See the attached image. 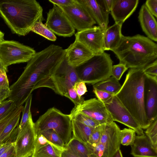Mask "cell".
I'll list each match as a JSON object with an SVG mask.
<instances>
[{
  "label": "cell",
  "mask_w": 157,
  "mask_h": 157,
  "mask_svg": "<svg viewBox=\"0 0 157 157\" xmlns=\"http://www.w3.org/2000/svg\"><path fill=\"white\" fill-rule=\"evenodd\" d=\"M65 49L53 44L36 52L17 81L10 86L8 99L19 107L36 89L47 87L54 91L51 76L65 59Z\"/></svg>",
  "instance_id": "1"
},
{
  "label": "cell",
  "mask_w": 157,
  "mask_h": 157,
  "mask_svg": "<svg viewBox=\"0 0 157 157\" xmlns=\"http://www.w3.org/2000/svg\"><path fill=\"white\" fill-rule=\"evenodd\" d=\"M43 9L35 0H0V16L12 32L25 36L37 21L43 20Z\"/></svg>",
  "instance_id": "2"
},
{
  "label": "cell",
  "mask_w": 157,
  "mask_h": 157,
  "mask_svg": "<svg viewBox=\"0 0 157 157\" xmlns=\"http://www.w3.org/2000/svg\"><path fill=\"white\" fill-rule=\"evenodd\" d=\"M145 74L142 68H130L116 96L140 127L146 129L150 125L147 117L144 101Z\"/></svg>",
  "instance_id": "3"
},
{
  "label": "cell",
  "mask_w": 157,
  "mask_h": 157,
  "mask_svg": "<svg viewBox=\"0 0 157 157\" xmlns=\"http://www.w3.org/2000/svg\"><path fill=\"white\" fill-rule=\"evenodd\" d=\"M119 61L128 68H142L157 58V45L147 37L140 34L122 36L112 51Z\"/></svg>",
  "instance_id": "4"
},
{
  "label": "cell",
  "mask_w": 157,
  "mask_h": 157,
  "mask_svg": "<svg viewBox=\"0 0 157 157\" xmlns=\"http://www.w3.org/2000/svg\"><path fill=\"white\" fill-rule=\"evenodd\" d=\"M113 63L110 55L104 52L75 68L80 81L93 85L111 76Z\"/></svg>",
  "instance_id": "5"
},
{
  "label": "cell",
  "mask_w": 157,
  "mask_h": 157,
  "mask_svg": "<svg viewBox=\"0 0 157 157\" xmlns=\"http://www.w3.org/2000/svg\"><path fill=\"white\" fill-rule=\"evenodd\" d=\"M71 120L70 114H65L55 107L51 108L34 123L36 134L41 131L52 129L62 139L66 147L72 136Z\"/></svg>",
  "instance_id": "6"
},
{
  "label": "cell",
  "mask_w": 157,
  "mask_h": 157,
  "mask_svg": "<svg viewBox=\"0 0 157 157\" xmlns=\"http://www.w3.org/2000/svg\"><path fill=\"white\" fill-rule=\"evenodd\" d=\"M36 52L33 48L18 42L4 40L0 42V59L7 70L12 64L28 62Z\"/></svg>",
  "instance_id": "7"
},
{
  "label": "cell",
  "mask_w": 157,
  "mask_h": 157,
  "mask_svg": "<svg viewBox=\"0 0 157 157\" xmlns=\"http://www.w3.org/2000/svg\"><path fill=\"white\" fill-rule=\"evenodd\" d=\"M51 79L54 91L62 96L80 81L75 68L68 64L65 57L52 75Z\"/></svg>",
  "instance_id": "8"
},
{
  "label": "cell",
  "mask_w": 157,
  "mask_h": 157,
  "mask_svg": "<svg viewBox=\"0 0 157 157\" xmlns=\"http://www.w3.org/2000/svg\"><path fill=\"white\" fill-rule=\"evenodd\" d=\"M18 132L14 142L17 157H29L34 152L36 136L32 114Z\"/></svg>",
  "instance_id": "9"
},
{
  "label": "cell",
  "mask_w": 157,
  "mask_h": 157,
  "mask_svg": "<svg viewBox=\"0 0 157 157\" xmlns=\"http://www.w3.org/2000/svg\"><path fill=\"white\" fill-rule=\"evenodd\" d=\"M45 25L55 34L59 36L70 37L75 32V29L66 16L55 5L47 13Z\"/></svg>",
  "instance_id": "10"
},
{
  "label": "cell",
  "mask_w": 157,
  "mask_h": 157,
  "mask_svg": "<svg viewBox=\"0 0 157 157\" xmlns=\"http://www.w3.org/2000/svg\"><path fill=\"white\" fill-rule=\"evenodd\" d=\"M71 112L82 113L97 121L100 124L113 121L105 105L95 98L85 100L80 105L75 106Z\"/></svg>",
  "instance_id": "11"
},
{
  "label": "cell",
  "mask_w": 157,
  "mask_h": 157,
  "mask_svg": "<svg viewBox=\"0 0 157 157\" xmlns=\"http://www.w3.org/2000/svg\"><path fill=\"white\" fill-rule=\"evenodd\" d=\"M78 32L91 27L96 24L86 9L77 0L67 6H58Z\"/></svg>",
  "instance_id": "12"
},
{
  "label": "cell",
  "mask_w": 157,
  "mask_h": 157,
  "mask_svg": "<svg viewBox=\"0 0 157 157\" xmlns=\"http://www.w3.org/2000/svg\"><path fill=\"white\" fill-rule=\"evenodd\" d=\"M105 105L113 121L121 123L133 129L138 135L144 134L143 129L116 96L114 95L111 101Z\"/></svg>",
  "instance_id": "13"
},
{
  "label": "cell",
  "mask_w": 157,
  "mask_h": 157,
  "mask_svg": "<svg viewBox=\"0 0 157 157\" xmlns=\"http://www.w3.org/2000/svg\"><path fill=\"white\" fill-rule=\"evenodd\" d=\"M75 34V40L82 44L94 54L104 52V31L99 26H93L77 32Z\"/></svg>",
  "instance_id": "14"
},
{
  "label": "cell",
  "mask_w": 157,
  "mask_h": 157,
  "mask_svg": "<svg viewBox=\"0 0 157 157\" xmlns=\"http://www.w3.org/2000/svg\"><path fill=\"white\" fill-rule=\"evenodd\" d=\"M144 101L146 114L151 124L157 118V76L145 74Z\"/></svg>",
  "instance_id": "15"
},
{
  "label": "cell",
  "mask_w": 157,
  "mask_h": 157,
  "mask_svg": "<svg viewBox=\"0 0 157 157\" xmlns=\"http://www.w3.org/2000/svg\"><path fill=\"white\" fill-rule=\"evenodd\" d=\"M65 50V58L68 64L78 67L90 59L94 55L80 42L75 41Z\"/></svg>",
  "instance_id": "16"
},
{
  "label": "cell",
  "mask_w": 157,
  "mask_h": 157,
  "mask_svg": "<svg viewBox=\"0 0 157 157\" xmlns=\"http://www.w3.org/2000/svg\"><path fill=\"white\" fill-rule=\"evenodd\" d=\"M139 0H113L110 13L115 23L123 24L136 10Z\"/></svg>",
  "instance_id": "17"
},
{
  "label": "cell",
  "mask_w": 157,
  "mask_h": 157,
  "mask_svg": "<svg viewBox=\"0 0 157 157\" xmlns=\"http://www.w3.org/2000/svg\"><path fill=\"white\" fill-rule=\"evenodd\" d=\"M101 135L99 143L114 153L120 149L121 129L114 121L102 124Z\"/></svg>",
  "instance_id": "18"
},
{
  "label": "cell",
  "mask_w": 157,
  "mask_h": 157,
  "mask_svg": "<svg viewBox=\"0 0 157 157\" xmlns=\"http://www.w3.org/2000/svg\"><path fill=\"white\" fill-rule=\"evenodd\" d=\"M86 9L89 14L104 31L109 22V13L106 12L96 0H77Z\"/></svg>",
  "instance_id": "19"
},
{
  "label": "cell",
  "mask_w": 157,
  "mask_h": 157,
  "mask_svg": "<svg viewBox=\"0 0 157 157\" xmlns=\"http://www.w3.org/2000/svg\"><path fill=\"white\" fill-rule=\"evenodd\" d=\"M143 31L152 40L157 41V23L156 19L144 4L140 10L138 17Z\"/></svg>",
  "instance_id": "20"
},
{
  "label": "cell",
  "mask_w": 157,
  "mask_h": 157,
  "mask_svg": "<svg viewBox=\"0 0 157 157\" xmlns=\"http://www.w3.org/2000/svg\"><path fill=\"white\" fill-rule=\"evenodd\" d=\"M130 145L131 154L134 157H157V150L153 146L145 134L136 136Z\"/></svg>",
  "instance_id": "21"
},
{
  "label": "cell",
  "mask_w": 157,
  "mask_h": 157,
  "mask_svg": "<svg viewBox=\"0 0 157 157\" xmlns=\"http://www.w3.org/2000/svg\"><path fill=\"white\" fill-rule=\"evenodd\" d=\"M122 24L115 23L104 31V51H113L117 47L123 35L121 33Z\"/></svg>",
  "instance_id": "22"
},
{
  "label": "cell",
  "mask_w": 157,
  "mask_h": 157,
  "mask_svg": "<svg viewBox=\"0 0 157 157\" xmlns=\"http://www.w3.org/2000/svg\"><path fill=\"white\" fill-rule=\"evenodd\" d=\"M72 137L86 144L94 128L87 126L75 120L71 119Z\"/></svg>",
  "instance_id": "23"
},
{
  "label": "cell",
  "mask_w": 157,
  "mask_h": 157,
  "mask_svg": "<svg viewBox=\"0 0 157 157\" xmlns=\"http://www.w3.org/2000/svg\"><path fill=\"white\" fill-rule=\"evenodd\" d=\"M121 85L114 77L107 79L93 85V89L102 90L115 94L120 89Z\"/></svg>",
  "instance_id": "24"
},
{
  "label": "cell",
  "mask_w": 157,
  "mask_h": 157,
  "mask_svg": "<svg viewBox=\"0 0 157 157\" xmlns=\"http://www.w3.org/2000/svg\"><path fill=\"white\" fill-rule=\"evenodd\" d=\"M63 149L52 143H50L34 152L31 157H61V153Z\"/></svg>",
  "instance_id": "25"
},
{
  "label": "cell",
  "mask_w": 157,
  "mask_h": 157,
  "mask_svg": "<svg viewBox=\"0 0 157 157\" xmlns=\"http://www.w3.org/2000/svg\"><path fill=\"white\" fill-rule=\"evenodd\" d=\"M66 147L78 157H90L86 144L74 137H72Z\"/></svg>",
  "instance_id": "26"
},
{
  "label": "cell",
  "mask_w": 157,
  "mask_h": 157,
  "mask_svg": "<svg viewBox=\"0 0 157 157\" xmlns=\"http://www.w3.org/2000/svg\"><path fill=\"white\" fill-rule=\"evenodd\" d=\"M90 157H112L115 154L102 144L99 143L94 145L86 143Z\"/></svg>",
  "instance_id": "27"
},
{
  "label": "cell",
  "mask_w": 157,
  "mask_h": 157,
  "mask_svg": "<svg viewBox=\"0 0 157 157\" xmlns=\"http://www.w3.org/2000/svg\"><path fill=\"white\" fill-rule=\"evenodd\" d=\"M20 111L8 123L0 135V143L3 144L6 142L10 135L18 126L21 113Z\"/></svg>",
  "instance_id": "28"
},
{
  "label": "cell",
  "mask_w": 157,
  "mask_h": 157,
  "mask_svg": "<svg viewBox=\"0 0 157 157\" xmlns=\"http://www.w3.org/2000/svg\"><path fill=\"white\" fill-rule=\"evenodd\" d=\"M40 20L36 22L31 29V31L40 35L48 40L54 41L56 40L55 35Z\"/></svg>",
  "instance_id": "29"
},
{
  "label": "cell",
  "mask_w": 157,
  "mask_h": 157,
  "mask_svg": "<svg viewBox=\"0 0 157 157\" xmlns=\"http://www.w3.org/2000/svg\"><path fill=\"white\" fill-rule=\"evenodd\" d=\"M39 133L42 135L48 141L56 146L63 149L66 148L62 139L53 130H44L40 132Z\"/></svg>",
  "instance_id": "30"
},
{
  "label": "cell",
  "mask_w": 157,
  "mask_h": 157,
  "mask_svg": "<svg viewBox=\"0 0 157 157\" xmlns=\"http://www.w3.org/2000/svg\"><path fill=\"white\" fill-rule=\"evenodd\" d=\"M69 114L71 119L77 121L91 128H94L100 124L97 121L80 113L71 112Z\"/></svg>",
  "instance_id": "31"
},
{
  "label": "cell",
  "mask_w": 157,
  "mask_h": 157,
  "mask_svg": "<svg viewBox=\"0 0 157 157\" xmlns=\"http://www.w3.org/2000/svg\"><path fill=\"white\" fill-rule=\"evenodd\" d=\"M121 144L124 146L131 145L136 136V132L130 128H124L120 131Z\"/></svg>",
  "instance_id": "32"
},
{
  "label": "cell",
  "mask_w": 157,
  "mask_h": 157,
  "mask_svg": "<svg viewBox=\"0 0 157 157\" xmlns=\"http://www.w3.org/2000/svg\"><path fill=\"white\" fill-rule=\"evenodd\" d=\"M32 98L31 94L25 102V106L22 111V115L20 124L17 126L19 131L21 130L28 122L31 114V107Z\"/></svg>",
  "instance_id": "33"
},
{
  "label": "cell",
  "mask_w": 157,
  "mask_h": 157,
  "mask_svg": "<svg viewBox=\"0 0 157 157\" xmlns=\"http://www.w3.org/2000/svg\"><path fill=\"white\" fill-rule=\"evenodd\" d=\"M145 133L153 146L157 150V118L146 129Z\"/></svg>",
  "instance_id": "34"
},
{
  "label": "cell",
  "mask_w": 157,
  "mask_h": 157,
  "mask_svg": "<svg viewBox=\"0 0 157 157\" xmlns=\"http://www.w3.org/2000/svg\"><path fill=\"white\" fill-rule=\"evenodd\" d=\"M17 107L11 100H7L0 103V121Z\"/></svg>",
  "instance_id": "35"
},
{
  "label": "cell",
  "mask_w": 157,
  "mask_h": 157,
  "mask_svg": "<svg viewBox=\"0 0 157 157\" xmlns=\"http://www.w3.org/2000/svg\"><path fill=\"white\" fill-rule=\"evenodd\" d=\"M24 108L23 106L16 108L0 121V135L8 123L20 111L23 110ZM3 144L0 143V147Z\"/></svg>",
  "instance_id": "36"
},
{
  "label": "cell",
  "mask_w": 157,
  "mask_h": 157,
  "mask_svg": "<svg viewBox=\"0 0 157 157\" xmlns=\"http://www.w3.org/2000/svg\"><path fill=\"white\" fill-rule=\"evenodd\" d=\"M93 92L97 99L104 104L110 102L114 95L112 93L95 89H93Z\"/></svg>",
  "instance_id": "37"
},
{
  "label": "cell",
  "mask_w": 157,
  "mask_h": 157,
  "mask_svg": "<svg viewBox=\"0 0 157 157\" xmlns=\"http://www.w3.org/2000/svg\"><path fill=\"white\" fill-rule=\"evenodd\" d=\"M64 96L69 99L74 103L75 106L80 105L85 101L83 97L78 96L74 86L70 88Z\"/></svg>",
  "instance_id": "38"
},
{
  "label": "cell",
  "mask_w": 157,
  "mask_h": 157,
  "mask_svg": "<svg viewBox=\"0 0 157 157\" xmlns=\"http://www.w3.org/2000/svg\"><path fill=\"white\" fill-rule=\"evenodd\" d=\"M102 129V124H100L94 128L87 143L91 145H94L99 143L101 135Z\"/></svg>",
  "instance_id": "39"
},
{
  "label": "cell",
  "mask_w": 157,
  "mask_h": 157,
  "mask_svg": "<svg viewBox=\"0 0 157 157\" xmlns=\"http://www.w3.org/2000/svg\"><path fill=\"white\" fill-rule=\"evenodd\" d=\"M128 68L124 64L119 63V64L113 65L111 76L115 78L118 81L121 78L122 75Z\"/></svg>",
  "instance_id": "40"
},
{
  "label": "cell",
  "mask_w": 157,
  "mask_h": 157,
  "mask_svg": "<svg viewBox=\"0 0 157 157\" xmlns=\"http://www.w3.org/2000/svg\"><path fill=\"white\" fill-rule=\"evenodd\" d=\"M143 70L146 74L151 76H157V59L145 66L143 68Z\"/></svg>",
  "instance_id": "41"
},
{
  "label": "cell",
  "mask_w": 157,
  "mask_h": 157,
  "mask_svg": "<svg viewBox=\"0 0 157 157\" xmlns=\"http://www.w3.org/2000/svg\"><path fill=\"white\" fill-rule=\"evenodd\" d=\"M36 136L34 152L37 150L42 147L49 144L52 143L41 134L39 133Z\"/></svg>",
  "instance_id": "42"
},
{
  "label": "cell",
  "mask_w": 157,
  "mask_h": 157,
  "mask_svg": "<svg viewBox=\"0 0 157 157\" xmlns=\"http://www.w3.org/2000/svg\"><path fill=\"white\" fill-rule=\"evenodd\" d=\"M74 87L78 95L80 97H82L87 91L85 83L80 80L77 82L75 83Z\"/></svg>",
  "instance_id": "43"
},
{
  "label": "cell",
  "mask_w": 157,
  "mask_h": 157,
  "mask_svg": "<svg viewBox=\"0 0 157 157\" xmlns=\"http://www.w3.org/2000/svg\"><path fill=\"white\" fill-rule=\"evenodd\" d=\"M148 10L155 17H157V0H147L144 4Z\"/></svg>",
  "instance_id": "44"
},
{
  "label": "cell",
  "mask_w": 157,
  "mask_h": 157,
  "mask_svg": "<svg viewBox=\"0 0 157 157\" xmlns=\"http://www.w3.org/2000/svg\"><path fill=\"white\" fill-rule=\"evenodd\" d=\"M6 71H0V89H10L9 82L6 75Z\"/></svg>",
  "instance_id": "45"
},
{
  "label": "cell",
  "mask_w": 157,
  "mask_h": 157,
  "mask_svg": "<svg viewBox=\"0 0 157 157\" xmlns=\"http://www.w3.org/2000/svg\"><path fill=\"white\" fill-rule=\"evenodd\" d=\"M49 1L58 6H67L73 4L75 0H49Z\"/></svg>",
  "instance_id": "46"
},
{
  "label": "cell",
  "mask_w": 157,
  "mask_h": 157,
  "mask_svg": "<svg viewBox=\"0 0 157 157\" xmlns=\"http://www.w3.org/2000/svg\"><path fill=\"white\" fill-rule=\"evenodd\" d=\"M113 0H98L103 9L109 13L111 10Z\"/></svg>",
  "instance_id": "47"
},
{
  "label": "cell",
  "mask_w": 157,
  "mask_h": 157,
  "mask_svg": "<svg viewBox=\"0 0 157 157\" xmlns=\"http://www.w3.org/2000/svg\"><path fill=\"white\" fill-rule=\"evenodd\" d=\"M0 157H17L14 143Z\"/></svg>",
  "instance_id": "48"
},
{
  "label": "cell",
  "mask_w": 157,
  "mask_h": 157,
  "mask_svg": "<svg viewBox=\"0 0 157 157\" xmlns=\"http://www.w3.org/2000/svg\"><path fill=\"white\" fill-rule=\"evenodd\" d=\"M10 90L8 89H0V103L4 101L9 96Z\"/></svg>",
  "instance_id": "49"
},
{
  "label": "cell",
  "mask_w": 157,
  "mask_h": 157,
  "mask_svg": "<svg viewBox=\"0 0 157 157\" xmlns=\"http://www.w3.org/2000/svg\"><path fill=\"white\" fill-rule=\"evenodd\" d=\"M61 157H78L69 149L66 148L63 149L61 154Z\"/></svg>",
  "instance_id": "50"
},
{
  "label": "cell",
  "mask_w": 157,
  "mask_h": 157,
  "mask_svg": "<svg viewBox=\"0 0 157 157\" xmlns=\"http://www.w3.org/2000/svg\"><path fill=\"white\" fill-rule=\"evenodd\" d=\"M14 143L7 142L0 147V156L8 150Z\"/></svg>",
  "instance_id": "51"
},
{
  "label": "cell",
  "mask_w": 157,
  "mask_h": 157,
  "mask_svg": "<svg viewBox=\"0 0 157 157\" xmlns=\"http://www.w3.org/2000/svg\"><path fill=\"white\" fill-rule=\"evenodd\" d=\"M112 157H123L121 151L119 149Z\"/></svg>",
  "instance_id": "52"
},
{
  "label": "cell",
  "mask_w": 157,
  "mask_h": 157,
  "mask_svg": "<svg viewBox=\"0 0 157 157\" xmlns=\"http://www.w3.org/2000/svg\"><path fill=\"white\" fill-rule=\"evenodd\" d=\"M0 70L5 71L6 72H7L8 71V70L6 69L3 66L0 59Z\"/></svg>",
  "instance_id": "53"
},
{
  "label": "cell",
  "mask_w": 157,
  "mask_h": 157,
  "mask_svg": "<svg viewBox=\"0 0 157 157\" xmlns=\"http://www.w3.org/2000/svg\"><path fill=\"white\" fill-rule=\"evenodd\" d=\"M4 34L0 31V42L3 40Z\"/></svg>",
  "instance_id": "54"
},
{
  "label": "cell",
  "mask_w": 157,
  "mask_h": 157,
  "mask_svg": "<svg viewBox=\"0 0 157 157\" xmlns=\"http://www.w3.org/2000/svg\"><path fill=\"white\" fill-rule=\"evenodd\" d=\"M0 103H1V102H0Z\"/></svg>",
  "instance_id": "55"
}]
</instances>
